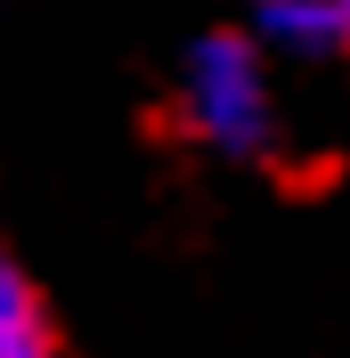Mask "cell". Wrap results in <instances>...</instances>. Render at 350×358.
I'll return each instance as SVG.
<instances>
[{"label":"cell","mask_w":350,"mask_h":358,"mask_svg":"<svg viewBox=\"0 0 350 358\" xmlns=\"http://www.w3.org/2000/svg\"><path fill=\"white\" fill-rule=\"evenodd\" d=\"M172 106L179 138H196L220 163H269L277 155V90H269V49L253 41V24H212L179 49L172 66Z\"/></svg>","instance_id":"cell-1"},{"label":"cell","mask_w":350,"mask_h":358,"mask_svg":"<svg viewBox=\"0 0 350 358\" xmlns=\"http://www.w3.org/2000/svg\"><path fill=\"white\" fill-rule=\"evenodd\" d=\"M253 41L302 66L350 57V0H253Z\"/></svg>","instance_id":"cell-2"},{"label":"cell","mask_w":350,"mask_h":358,"mask_svg":"<svg viewBox=\"0 0 350 358\" xmlns=\"http://www.w3.org/2000/svg\"><path fill=\"white\" fill-rule=\"evenodd\" d=\"M0 358H66L41 285L24 277V261H17L8 245H0Z\"/></svg>","instance_id":"cell-3"}]
</instances>
